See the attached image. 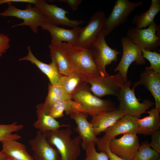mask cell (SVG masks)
Masks as SVG:
<instances>
[{
    "label": "cell",
    "instance_id": "cell-14",
    "mask_svg": "<svg viewBox=\"0 0 160 160\" xmlns=\"http://www.w3.org/2000/svg\"><path fill=\"white\" fill-rule=\"evenodd\" d=\"M29 143L35 160H61L58 150L49 142L45 133L40 131H37L35 137Z\"/></svg>",
    "mask_w": 160,
    "mask_h": 160
},
{
    "label": "cell",
    "instance_id": "cell-35",
    "mask_svg": "<svg viewBox=\"0 0 160 160\" xmlns=\"http://www.w3.org/2000/svg\"><path fill=\"white\" fill-rule=\"evenodd\" d=\"M108 145L101 147L98 150L100 151H105L108 156L109 160H125L112 153L109 149Z\"/></svg>",
    "mask_w": 160,
    "mask_h": 160
},
{
    "label": "cell",
    "instance_id": "cell-7",
    "mask_svg": "<svg viewBox=\"0 0 160 160\" xmlns=\"http://www.w3.org/2000/svg\"><path fill=\"white\" fill-rule=\"evenodd\" d=\"M8 6L4 12L0 13L2 17L12 16L23 20V22L13 25L12 27L18 26H29L32 31L36 33L38 28L44 25L47 22L45 17L35 6L33 7L29 3L24 9H19L12 5L11 3H7Z\"/></svg>",
    "mask_w": 160,
    "mask_h": 160
},
{
    "label": "cell",
    "instance_id": "cell-31",
    "mask_svg": "<svg viewBox=\"0 0 160 160\" xmlns=\"http://www.w3.org/2000/svg\"><path fill=\"white\" fill-rule=\"evenodd\" d=\"M143 56L148 60L150 66L146 67L145 69H151L155 72L160 73V53L141 49Z\"/></svg>",
    "mask_w": 160,
    "mask_h": 160
},
{
    "label": "cell",
    "instance_id": "cell-2",
    "mask_svg": "<svg viewBox=\"0 0 160 160\" xmlns=\"http://www.w3.org/2000/svg\"><path fill=\"white\" fill-rule=\"evenodd\" d=\"M72 133L69 127L45 133L49 142L58 150L61 160H77L81 154V138L79 136L72 138Z\"/></svg>",
    "mask_w": 160,
    "mask_h": 160
},
{
    "label": "cell",
    "instance_id": "cell-21",
    "mask_svg": "<svg viewBox=\"0 0 160 160\" xmlns=\"http://www.w3.org/2000/svg\"><path fill=\"white\" fill-rule=\"evenodd\" d=\"M36 108L37 119L34 123L33 126L41 132L45 133L47 132L58 129L62 127H70L67 124H60L55 119L49 116L48 110L46 108L43 103L38 104Z\"/></svg>",
    "mask_w": 160,
    "mask_h": 160
},
{
    "label": "cell",
    "instance_id": "cell-10",
    "mask_svg": "<svg viewBox=\"0 0 160 160\" xmlns=\"http://www.w3.org/2000/svg\"><path fill=\"white\" fill-rule=\"evenodd\" d=\"M123 53L120 61L114 70L118 73L124 82L127 81V73L129 68L133 62L137 65H142L145 63V60L143 56L141 49L127 37L121 39Z\"/></svg>",
    "mask_w": 160,
    "mask_h": 160
},
{
    "label": "cell",
    "instance_id": "cell-28",
    "mask_svg": "<svg viewBox=\"0 0 160 160\" xmlns=\"http://www.w3.org/2000/svg\"><path fill=\"white\" fill-rule=\"evenodd\" d=\"M49 48L50 56L55 60L59 71L63 76H67L74 73L69 61L58 49L50 44Z\"/></svg>",
    "mask_w": 160,
    "mask_h": 160
},
{
    "label": "cell",
    "instance_id": "cell-37",
    "mask_svg": "<svg viewBox=\"0 0 160 160\" xmlns=\"http://www.w3.org/2000/svg\"><path fill=\"white\" fill-rule=\"evenodd\" d=\"M36 0H0V5L3 4L10 2L27 3L28 4H34Z\"/></svg>",
    "mask_w": 160,
    "mask_h": 160
},
{
    "label": "cell",
    "instance_id": "cell-20",
    "mask_svg": "<svg viewBox=\"0 0 160 160\" xmlns=\"http://www.w3.org/2000/svg\"><path fill=\"white\" fill-rule=\"evenodd\" d=\"M144 85L151 93L155 101V108L160 110V73L151 69H145L140 74V79L134 83V87Z\"/></svg>",
    "mask_w": 160,
    "mask_h": 160
},
{
    "label": "cell",
    "instance_id": "cell-25",
    "mask_svg": "<svg viewBox=\"0 0 160 160\" xmlns=\"http://www.w3.org/2000/svg\"><path fill=\"white\" fill-rule=\"evenodd\" d=\"M160 11V0H152L148 9L135 15L132 20V23L137 28H145L154 22V17Z\"/></svg>",
    "mask_w": 160,
    "mask_h": 160
},
{
    "label": "cell",
    "instance_id": "cell-15",
    "mask_svg": "<svg viewBox=\"0 0 160 160\" xmlns=\"http://www.w3.org/2000/svg\"><path fill=\"white\" fill-rule=\"evenodd\" d=\"M106 19L105 14L103 11L98 10L94 13L87 24L82 28L76 45L89 48L91 44L101 31Z\"/></svg>",
    "mask_w": 160,
    "mask_h": 160
},
{
    "label": "cell",
    "instance_id": "cell-32",
    "mask_svg": "<svg viewBox=\"0 0 160 160\" xmlns=\"http://www.w3.org/2000/svg\"><path fill=\"white\" fill-rule=\"evenodd\" d=\"M95 142H92L85 150L86 157L84 160H109L108 156L104 151L97 152L95 148Z\"/></svg>",
    "mask_w": 160,
    "mask_h": 160
},
{
    "label": "cell",
    "instance_id": "cell-9",
    "mask_svg": "<svg viewBox=\"0 0 160 160\" xmlns=\"http://www.w3.org/2000/svg\"><path fill=\"white\" fill-rule=\"evenodd\" d=\"M160 25L154 22L146 29L129 28L127 32L128 38L141 49L155 51L160 46Z\"/></svg>",
    "mask_w": 160,
    "mask_h": 160
},
{
    "label": "cell",
    "instance_id": "cell-13",
    "mask_svg": "<svg viewBox=\"0 0 160 160\" xmlns=\"http://www.w3.org/2000/svg\"><path fill=\"white\" fill-rule=\"evenodd\" d=\"M137 118L126 114L119 119L104 132V135L99 139L97 143L98 148L108 145L110 141L119 135L126 134H137L138 123Z\"/></svg>",
    "mask_w": 160,
    "mask_h": 160
},
{
    "label": "cell",
    "instance_id": "cell-11",
    "mask_svg": "<svg viewBox=\"0 0 160 160\" xmlns=\"http://www.w3.org/2000/svg\"><path fill=\"white\" fill-rule=\"evenodd\" d=\"M34 6L45 17L47 22L57 26L62 25L74 28L83 24L84 21L71 20L66 16L69 12L57 6L49 4L44 0H36Z\"/></svg>",
    "mask_w": 160,
    "mask_h": 160
},
{
    "label": "cell",
    "instance_id": "cell-27",
    "mask_svg": "<svg viewBox=\"0 0 160 160\" xmlns=\"http://www.w3.org/2000/svg\"><path fill=\"white\" fill-rule=\"evenodd\" d=\"M70 99H72L71 96L65 91L60 85L49 84L48 95L43 104L44 107L48 110L58 100Z\"/></svg>",
    "mask_w": 160,
    "mask_h": 160
},
{
    "label": "cell",
    "instance_id": "cell-29",
    "mask_svg": "<svg viewBox=\"0 0 160 160\" xmlns=\"http://www.w3.org/2000/svg\"><path fill=\"white\" fill-rule=\"evenodd\" d=\"M23 127L22 124H18L16 122L7 124H0V141L7 140H18L21 136L13 132L21 130Z\"/></svg>",
    "mask_w": 160,
    "mask_h": 160
},
{
    "label": "cell",
    "instance_id": "cell-34",
    "mask_svg": "<svg viewBox=\"0 0 160 160\" xmlns=\"http://www.w3.org/2000/svg\"><path fill=\"white\" fill-rule=\"evenodd\" d=\"M10 39L3 33H0V57L5 53L10 47Z\"/></svg>",
    "mask_w": 160,
    "mask_h": 160
},
{
    "label": "cell",
    "instance_id": "cell-30",
    "mask_svg": "<svg viewBox=\"0 0 160 160\" xmlns=\"http://www.w3.org/2000/svg\"><path fill=\"white\" fill-rule=\"evenodd\" d=\"M149 143L147 140L142 143L134 160H157L160 158V153L152 148Z\"/></svg>",
    "mask_w": 160,
    "mask_h": 160
},
{
    "label": "cell",
    "instance_id": "cell-5",
    "mask_svg": "<svg viewBox=\"0 0 160 160\" xmlns=\"http://www.w3.org/2000/svg\"><path fill=\"white\" fill-rule=\"evenodd\" d=\"M131 81H127L124 83L117 97L119 102V108L128 114L139 119L141 115L146 113L153 106L154 103L151 100L145 99L142 103L139 102L135 94V88L130 89Z\"/></svg>",
    "mask_w": 160,
    "mask_h": 160
},
{
    "label": "cell",
    "instance_id": "cell-38",
    "mask_svg": "<svg viewBox=\"0 0 160 160\" xmlns=\"http://www.w3.org/2000/svg\"><path fill=\"white\" fill-rule=\"evenodd\" d=\"M7 158L1 151H0V160H4Z\"/></svg>",
    "mask_w": 160,
    "mask_h": 160
},
{
    "label": "cell",
    "instance_id": "cell-22",
    "mask_svg": "<svg viewBox=\"0 0 160 160\" xmlns=\"http://www.w3.org/2000/svg\"><path fill=\"white\" fill-rule=\"evenodd\" d=\"M160 110L152 108L146 113L148 116L142 119H137V134L145 136L151 135L159 129L160 126Z\"/></svg>",
    "mask_w": 160,
    "mask_h": 160
},
{
    "label": "cell",
    "instance_id": "cell-39",
    "mask_svg": "<svg viewBox=\"0 0 160 160\" xmlns=\"http://www.w3.org/2000/svg\"><path fill=\"white\" fill-rule=\"evenodd\" d=\"M4 160H16L14 159H11V158H7L6 159Z\"/></svg>",
    "mask_w": 160,
    "mask_h": 160
},
{
    "label": "cell",
    "instance_id": "cell-19",
    "mask_svg": "<svg viewBox=\"0 0 160 160\" xmlns=\"http://www.w3.org/2000/svg\"><path fill=\"white\" fill-rule=\"evenodd\" d=\"M28 55L20 58L19 61L28 60L35 65L49 79L52 85L60 84L63 76L60 72L55 60L51 58L52 62L49 64L43 63L38 59L32 53L30 46L27 47Z\"/></svg>",
    "mask_w": 160,
    "mask_h": 160
},
{
    "label": "cell",
    "instance_id": "cell-23",
    "mask_svg": "<svg viewBox=\"0 0 160 160\" xmlns=\"http://www.w3.org/2000/svg\"><path fill=\"white\" fill-rule=\"evenodd\" d=\"M1 151L7 157L16 160H35L28 152L25 146L15 140L1 141Z\"/></svg>",
    "mask_w": 160,
    "mask_h": 160
},
{
    "label": "cell",
    "instance_id": "cell-33",
    "mask_svg": "<svg viewBox=\"0 0 160 160\" xmlns=\"http://www.w3.org/2000/svg\"><path fill=\"white\" fill-rule=\"evenodd\" d=\"M151 141L149 143L150 147L153 149L160 153V131L158 130L152 135Z\"/></svg>",
    "mask_w": 160,
    "mask_h": 160
},
{
    "label": "cell",
    "instance_id": "cell-3",
    "mask_svg": "<svg viewBox=\"0 0 160 160\" xmlns=\"http://www.w3.org/2000/svg\"><path fill=\"white\" fill-rule=\"evenodd\" d=\"M89 84L79 89L71 95V99L80 104L82 113L93 117L116 108V103L110 99L103 100L94 95L90 90Z\"/></svg>",
    "mask_w": 160,
    "mask_h": 160
},
{
    "label": "cell",
    "instance_id": "cell-36",
    "mask_svg": "<svg viewBox=\"0 0 160 160\" xmlns=\"http://www.w3.org/2000/svg\"><path fill=\"white\" fill-rule=\"evenodd\" d=\"M60 1L67 3L73 11H76L78 6L82 1V0H60Z\"/></svg>",
    "mask_w": 160,
    "mask_h": 160
},
{
    "label": "cell",
    "instance_id": "cell-18",
    "mask_svg": "<svg viewBox=\"0 0 160 160\" xmlns=\"http://www.w3.org/2000/svg\"><path fill=\"white\" fill-rule=\"evenodd\" d=\"M127 113L118 107L114 109L102 112L92 117V124L95 135L97 136L113 125L119 119Z\"/></svg>",
    "mask_w": 160,
    "mask_h": 160
},
{
    "label": "cell",
    "instance_id": "cell-12",
    "mask_svg": "<svg viewBox=\"0 0 160 160\" xmlns=\"http://www.w3.org/2000/svg\"><path fill=\"white\" fill-rule=\"evenodd\" d=\"M137 134H126L113 138L108 143L110 151L125 160H134L140 146Z\"/></svg>",
    "mask_w": 160,
    "mask_h": 160
},
{
    "label": "cell",
    "instance_id": "cell-17",
    "mask_svg": "<svg viewBox=\"0 0 160 160\" xmlns=\"http://www.w3.org/2000/svg\"><path fill=\"white\" fill-rule=\"evenodd\" d=\"M41 28L50 33L51 36V43L66 42L74 45H77L79 36L82 28L79 26L67 29L47 22Z\"/></svg>",
    "mask_w": 160,
    "mask_h": 160
},
{
    "label": "cell",
    "instance_id": "cell-24",
    "mask_svg": "<svg viewBox=\"0 0 160 160\" xmlns=\"http://www.w3.org/2000/svg\"><path fill=\"white\" fill-rule=\"evenodd\" d=\"M67 115L83 112L81 105L78 102L70 100H60L55 102L48 110L49 115L56 119L64 116L63 112Z\"/></svg>",
    "mask_w": 160,
    "mask_h": 160
},
{
    "label": "cell",
    "instance_id": "cell-6",
    "mask_svg": "<svg viewBox=\"0 0 160 160\" xmlns=\"http://www.w3.org/2000/svg\"><path fill=\"white\" fill-rule=\"evenodd\" d=\"M84 75L86 82L91 85L90 91L98 97L106 95L117 97L124 83L118 73L104 77L98 75Z\"/></svg>",
    "mask_w": 160,
    "mask_h": 160
},
{
    "label": "cell",
    "instance_id": "cell-1",
    "mask_svg": "<svg viewBox=\"0 0 160 160\" xmlns=\"http://www.w3.org/2000/svg\"><path fill=\"white\" fill-rule=\"evenodd\" d=\"M58 49L71 64L74 72L99 75L89 48L66 42L51 43Z\"/></svg>",
    "mask_w": 160,
    "mask_h": 160
},
{
    "label": "cell",
    "instance_id": "cell-16",
    "mask_svg": "<svg viewBox=\"0 0 160 160\" xmlns=\"http://www.w3.org/2000/svg\"><path fill=\"white\" fill-rule=\"evenodd\" d=\"M69 116L77 125L75 130L81 138V146L83 149L85 150L92 142L97 144L98 142L99 139L95 135L92 124L87 119L88 115L80 112L72 113Z\"/></svg>",
    "mask_w": 160,
    "mask_h": 160
},
{
    "label": "cell",
    "instance_id": "cell-40",
    "mask_svg": "<svg viewBox=\"0 0 160 160\" xmlns=\"http://www.w3.org/2000/svg\"><path fill=\"white\" fill-rule=\"evenodd\" d=\"M157 160H160V158H159V159H157Z\"/></svg>",
    "mask_w": 160,
    "mask_h": 160
},
{
    "label": "cell",
    "instance_id": "cell-26",
    "mask_svg": "<svg viewBox=\"0 0 160 160\" xmlns=\"http://www.w3.org/2000/svg\"><path fill=\"white\" fill-rule=\"evenodd\" d=\"M88 84L86 81L84 74L73 73L63 76L59 84L66 92L71 96L79 89Z\"/></svg>",
    "mask_w": 160,
    "mask_h": 160
},
{
    "label": "cell",
    "instance_id": "cell-8",
    "mask_svg": "<svg viewBox=\"0 0 160 160\" xmlns=\"http://www.w3.org/2000/svg\"><path fill=\"white\" fill-rule=\"evenodd\" d=\"M143 4L142 1L133 2L128 0H116L110 14L106 18L101 30L105 38L115 28L125 22L131 12Z\"/></svg>",
    "mask_w": 160,
    "mask_h": 160
},
{
    "label": "cell",
    "instance_id": "cell-4",
    "mask_svg": "<svg viewBox=\"0 0 160 160\" xmlns=\"http://www.w3.org/2000/svg\"><path fill=\"white\" fill-rule=\"evenodd\" d=\"M105 38L100 31L89 48L98 75L103 77L109 75L106 71V66L113 61H116L118 55L121 52L110 47Z\"/></svg>",
    "mask_w": 160,
    "mask_h": 160
}]
</instances>
